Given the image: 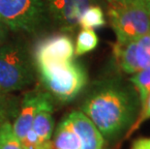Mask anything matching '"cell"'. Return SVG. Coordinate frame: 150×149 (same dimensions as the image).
I'll list each match as a JSON object with an SVG mask.
<instances>
[{"label":"cell","mask_w":150,"mask_h":149,"mask_svg":"<svg viewBox=\"0 0 150 149\" xmlns=\"http://www.w3.org/2000/svg\"><path fill=\"white\" fill-rule=\"evenodd\" d=\"M139 98L118 83H108L87 97L81 110L106 138H114L133 125L138 114Z\"/></svg>","instance_id":"1"},{"label":"cell","mask_w":150,"mask_h":149,"mask_svg":"<svg viewBox=\"0 0 150 149\" xmlns=\"http://www.w3.org/2000/svg\"><path fill=\"white\" fill-rule=\"evenodd\" d=\"M41 82L50 96L70 102L81 93L87 83V74L79 63L70 60L36 67Z\"/></svg>","instance_id":"2"},{"label":"cell","mask_w":150,"mask_h":149,"mask_svg":"<svg viewBox=\"0 0 150 149\" xmlns=\"http://www.w3.org/2000/svg\"><path fill=\"white\" fill-rule=\"evenodd\" d=\"M108 15L116 42L136 41L150 33V0L108 4Z\"/></svg>","instance_id":"3"},{"label":"cell","mask_w":150,"mask_h":149,"mask_svg":"<svg viewBox=\"0 0 150 149\" xmlns=\"http://www.w3.org/2000/svg\"><path fill=\"white\" fill-rule=\"evenodd\" d=\"M35 80L30 55L20 43L0 47V89L5 93L22 90Z\"/></svg>","instance_id":"4"},{"label":"cell","mask_w":150,"mask_h":149,"mask_svg":"<svg viewBox=\"0 0 150 149\" xmlns=\"http://www.w3.org/2000/svg\"><path fill=\"white\" fill-rule=\"evenodd\" d=\"M47 15L43 0H0V21L11 30L34 33Z\"/></svg>","instance_id":"5"},{"label":"cell","mask_w":150,"mask_h":149,"mask_svg":"<svg viewBox=\"0 0 150 149\" xmlns=\"http://www.w3.org/2000/svg\"><path fill=\"white\" fill-rule=\"evenodd\" d=\"M75 54V47L71 38L58 34L40 41L35 47L33 58L35 66L70 61Z\"/></svg>","instance_id":"6"},{"label":"cell","mask_w":150,"mask_h":149,"mask_svg":"<svg viewBox=\"0 0 150 149\" xmlns=\"http://www.w3.org/2000/svg\"><path fill=\"white\" fill-rule=\"evenodd\" d=\"M98 0H47V14L64 29H74L87 8L96 5Z\"/></svg>","instance_id":"7"},{"label":"cell","mask_w":150,"mask_h":149,"mask_svg":"<svg viewBox=\"0 0 150 149\" xmlns=\"http://www.w3.org/2000/svg\"><path fill=\"white\" fill-rule=\"evenodd\" d=\"M50 97V94L41 89H34L24 95L20 109L16 113V120L12 126L14 134L21 143L23 142L27 133L32 128L35 115L41 106Z\"/></svg>","instance_id":"8"},{"label":"cell","mask_w":150,"mask_h":149,"mask_svg":"<svg viewBox=\"0 0 150 149\" xmlns=\"http://www.w3.org/2000/svg\"><path fill=\"white\" fill-rule=\"evenodd\" d=\"M81 142V149H103L105 138L82 112H73L67 117Z\"/></svg>","instance_id":"9"},{"label":"cell","mask_w":150,"mask_h":149,"mask_svg":"<svg viewBox=\"0 0 150 149\" xmlns=\"http://www.w3.org/2000/svg\"><path fill=\"white\" fill-rule=\"evenodd\" d=\"M53 105L49 98L38 110L33 120L32 130L40 141H50L53 133Z\"/></svg>","instance_id":"10"},{"label":"cell","mask_w":150,"mask_h":149,"mask_svg":"<svg viewBox=\"0 0 150 149\" xmlns=\"http://www.w3.org/2000/svg\"><path fill=\"white\" fill-rule=\"evenodd\" d=\"M52 142L53 149H81V142L67 117L56 128Z\"/></svg>","instance_id":"11"},{"label":"cell","mask_w":150,"mask_h":149,"mask_svg":"<svg viewBox=\"0 0 150 149\" xmlns=\"http://www.w3.org/2000/svg\"><path fill=\"white\" fill-rule=\"evenodd\" d=\"M106 24L104 11L99 5H92L85 10L79 18V25L82 29H93V28L102 27Z\"/></svg>","instance_id":"12"},{"label":"cell","mask_w":150,"mask_h":149,"mask_svg":"<svg viewBox=\"0 0 150 149\" xmlns=\"http://www.w3.org/2000/svg\"><path fill=\"white\" fill-rule=\"evenodd\" d=\"M99 38L93 29H81L76 37L75 54L76 56L83 55L97 47Z\"/></svg>","instance_id":"13"},{"label":"cell","mask_w":150,"mask_h":149,"mask_svg":"<svg viewBox=\"0 0 150 149\" xmlns=\"http://www.w3.org/2000/svg\"><path fill=\"white\" fill-rule=\"evenodd\" d=\"M135 56L139 72L150 68V33L136 40Z\"/></svg>","instance_id":"14"},{"label":"cell","mask_w":150,"mask_h":149,"mask_svg":"<svg viewBox=\"0 0 150 149\" xmlns=\"http://www.w3.org/2000/svg\"><path fill=\"white\" fill-rule=\"evenodd\" d=\"M130 81L138 91L139 102L142 105L150 93V68L142 70L130 78Z\"/></svg>","instance_id":"15"},{"label":"cell","mask_w":150,"mask_h":149,"mask_svg":"<svg viewBox=\"0 0 150 149\" xmlns=\"http://www.w3.org/2000/svg\"><path fill=\"white\" fill-rule=\"evenodd\" d=\"M0 149H23L14 134L10 121L0 124Z\"/></svg>","instance_id":"16"},{"label":"cell","mask_w":150,"mask_h":149,"mask_svg":"<svg viewBox=\"0 0 150 149\" xmlns=\"http://www.w3.org/2000/svg\"><path fill=\"white\" fill-rule=\"evenodd\" d=\"M18 109L15 107V103L9 99L7 93L0 89V124L5 121H9L12 115H16Z\"/></svg>","instance_id":"17"},{"label":"cell","mask_w":150,"mask_h":149,"mask_svg":"<svg viewBox=\"0 0 150 149\" xmlns=\"http://www.w3.org/2000/svg\"><path fill=\"white\" fill-rule=\"evenodd\" d=\"M148 119H150V93L148 94V96L146 97L144 102L142 104V110L139 112V116L137 117V120L133 123V125L131 126V128L128 130L127 136L129 137L133 132H135L136 130H138L139 128V126L142 125L143 122Z\"/></svg>","instance_id":"18"},{"label":"cell","mask_w":150,"mask_h":149,"mask_svg":"<svg viewBox=\"0 0 150 149\" xmlns=\"http://www.w3.org/2000/svg\"><path fill=\"white\" fill-rule=\"evenodd\" d=\"M131 149H150V138H139L136 139Z\"/></svg>","instance_id":"19"},{"label":"cell","mask_w":150,"mask_h":149,"mask_svg":"<svg viewBox=\"0 0 150 149\" xmlns=\"http://www.w3.org/2000/svg\"><path fill=\"white\" fill-rule=\"evenodd\" d=\"M6 28L7 27L0 21V47L3 45L6 39Z\"/></svg>","instance_id":"20"},{"label":"cell","mask_w":150,"mask_h":149,"mask_svg":"<svg viewBox=\"0 0 150 149\" xmlns=\"http://www.w3.org/2000/svg\"><path fill=\"white\" fill-rule=\"evenodd\" d=\"M133 1H137V0H107L108 4H111V3H128V2H133Z\"/></svg>","instance_id":"21"},{"label":"cell","mask_w":150,"mask_h":149,"mask_svg":"<svg viewBox=\"0 0 150 149\" xmlns=\"http://www.w3.org/2000/svg\"><path fill=\"white\" fill-rule=\"evenodd\" d=\"M23 149H24V148H23Z\"/></svg>","instance_id":"22"}]
</instances>
